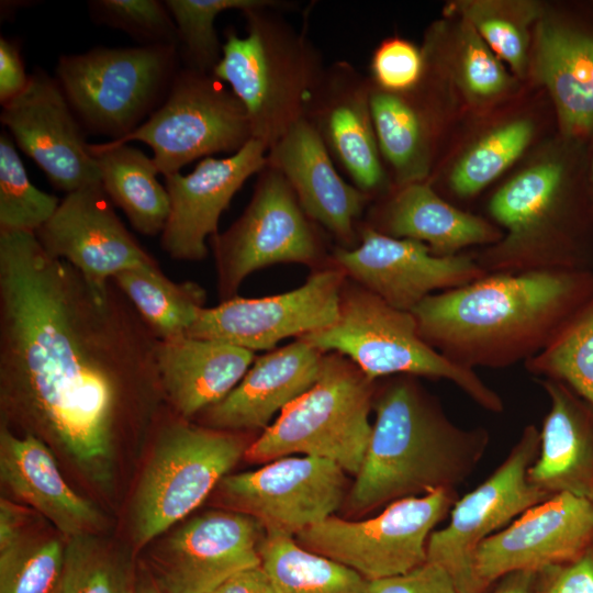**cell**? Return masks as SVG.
<instances>
[{"label":"cell","instance_id":"ba28073f","mask_svg":"<svg viewBox=\"0 0 593 593\" xmlns=\"http://www.w3.org/2000/svg\"><path fill=\"white\" fill-rule=\"evenodd\" d=\"M248 446L242 433L193 424L178 415L160 426L132 500L134 545H148L195 510Z\"/></svg>","mask_w":593,"mask_h":593},{"label":"cell","instance_id":"4316f807","mask_svg":"<svg viewBox=\"0 0 593 593\" xmlns=\"http://www.w3.org/2000/svg\"><path fill=\"white\" fill-rule=\"evenodd\" d=\"M253 362L254 351L219 340L184 336L157 344L165 399L187 419L223 400Z\"/></svg>","mask_w":593,"mask_h":593},{"label":"cell","instance_id":"2e32d148","mask_svg":"<svg viewBox=\"0 0 593 593\" xmlns=\"http://www.w3.org/2000/svg\"><path fill=\"white\" fill-rule=\"evenodd\" d=\"M266 529L235 511H209L175 528L153 553L163 593H214L233 575L261 564Z\"/></svg>","mask_w":593,"mask_h":593},{"label":"cell","instance_id":"44dd1931","mask_svg":"<svg viewBox=\"0 0 593 593\" xmlns=\"http://www.w3.org/2000/svg\"><path fill=\"white\" fill-rule=\"evenodd\" d=\"M267 150L262 142L251 138L228 157H205L188 175L165 177L170 212L160 245L170 258H205L206 239L217 234L221 214L246 180L267 166Z\"/></svg>","mask_w":593,"mask_h":593},{"label":"cell","instance_id":"30bf717a","mask_svg":"<svg viewBox=\"0 0 593 593\" xmlns=\"http://www.w3.org/2000/svg\"><path fill=\"white\" fill-rule=\"evenodd\" d=\"M253 138L245 108L212 72L184 68L175 75L163 103L114 144L142 142L164 177L215 153H236Z\"/></svg>","mask_w":593,"mask_h":593},{"label":"cell","instance_id":"3957f363","mask_svg":"<svg viewBox=\"0 0 593 593\" xmlns=\"http://www.w3.org/2000/svg\"><path fill=\"white\" fill-rule=\"evenodd\" d=\"M370 440L347 494L353 514L456 488L483 458L490 434L454 423L436 398L407 374L376 390Z\"/></svg>","mask_w":593,"mask_h":593},{"label":"cell","instance_id":"f6af8a7d","mask_svg":"<svg viewBox=\"0 0 593 593\" xmlns=\"http://www.w3.org/2000/svg\"><path fill=\"white\" fill-rule=\"evenodd\" d=\"M537 593H593V546L570 562L538 571Z\"/></svg>","mask_w":593,"mask_h":593},{"label":"cell","instance_id":"f35d334b","mask_svg":"<svg viewBox=\"0 0 593 593\" xmlns=\"http://www.w3.org/2000/svg\"><path fill=\"white\" fill-rule=\"evenodd\" d=\"M126 566L96 534L67 539L54 593H134Z\"/></svg>","mask_w":593,"mask_h":593},{"label":"cell","instance_id":"cb8c5ba5","mask_svg":"<svg viewBox=\"0 0 593 593\" xmlns=\"http://www.w3.org/2000/svg\"><path fill=\"white\" fill-rule=\"evenodd\" d=\"M534 71L547 88L563 138L593 139V29L570 20L539 21Z\"/></svg>","mask_w":593,"mask_h":593},{"label":"cell","instance_id":"ab89813d","mask_svg":"<svg viewBox=\"0 0 593 593\" xmlns=\"http://www.w3.org/2000/svg\"><path fill=\"white\" fill-rule=\"evenodd\" d=\"M64 549L58 539L27 534L0 548V593H54Z\"/></svg>","mask_w":593,"mask_h":593},{"label":"cell","instance_id":"c3c4849f","mask_svg":"<svg viewBox=\"0 0 593 593\" xmlns=\"http://www.w3.org/2000/svg\"><path fill=\"white\" fill-rule=\"evenodd\" d=\"M24 514L8 500L0 502V548H4L26 535Z\"/></svg>","mask_w":593,"mask_h":593},{"label":"cell","instance_id":"8fae6325","mask_svg":"<svg viewBox=\"0 0 593 593\" xmlns=\"http://www.w3.org/2000/svg\"><path fill=\"white\" fill-rule=\"evenodd\" d=\"M458 496L440 490L391 502L362 521L331 516L298 534L303 548L358 572L367 581L407 573L427 561L434 528Z\"/></svg>","mask_w":593,"mask_h":593},{"label":"cell","instance_id":"f1b7e54d","mask_svg":"<svg viewBox=\"0 0 593 593\" xmlns=\"http://www.w3.org/2000/svg\"><path fill=\"white\" fill-rule=\"evenodd\" d=\"M383 234L426 244L437 256H455L474 245H493L502 236L486 220L443 200L429 186H403L387 204Z\"/></svg>","mask_w":593,"mask_h":593},{"label":"cell","instance_id":"277c9868","mask_svg":"<svg viewBox=\"0 0 593 593\" xmlns=\"http://www.w3.org/2000/svg\"><path fill=\"white\" fill-rule=\"evenodd\" d=\"M585 144L533 165L489 203L502 238L474 256L486 273L593 270V183Z\"/></svg>","mask_w":593,"mask_h":593},{"label":"cell","instance_id":"74e56055","mask_svg":"<svg viewBox=\"0 0 593 593\" xmlns=\"http://www.w3.org/2000/svg\"><path fill=\"white\" fill-rule=\"evenodd\" d=\"M59 199L36 188L8 131L0 134V231L36 233L55 213Z\"/></svg>","mask_w":593,"mask_h":593},{"label":"cell","instance_id":"f907efd6","mask_svg":"<svg viewBox=\"0 0 593 593\" xmlns=\"http://www.w3.org/2000/svg\"><path fill=\"white\" fill-rule=\"evenodd\" d=\"M134 593H163L155 581H142L135 585Z\"/></svg>","mask_w":593,"mask_h":593},{"label":"cell","instance_id":"e575fe53","mask_svg":"<svg viewBox=\"0 0 593 593\" xmlns=\"http://www.w3.org/2000/svg\"><path fill=\"white\" fill-rule=\"evenodd\" d=\"M524 366L537 379L567 384L593 405V295L559 335Z\"/></svg>","mask_w":593,"mask_h":593},{"label":"cell","instance_id":"8d00e7d4","mask_svg":"<svg viewBox=\"0 0 593 593\" xmlns=\"http://www.w3.org/2000/svg\"><path fill=\"white\" fill-rule=\"evenodd\" d=\"M178 34V51L188 68L212 72L222 54V46L214 29L216 16L237 9L248 11L272 5L267 0H167Z\"/></svg>","mask_w":593,"mask_h":593},{"label":"cell","instance_id":"d590c367","mask_svg":"<svg viewBox=\"0 0 593 593\" xmlns=\"http://www.w3.org/2000/svg\"><path fill=\"white\" fill-rule=\"evenodd\" d=\"M534 126L514 120L479 139L457 161L449 176L451 190L462 198L475 195L517 160L529 145Z\"/></svg>","mask_w":593,"mask_h":593},{"label":"cell","instance_id":"8992f818","mask_svg":"<svg viewBox=\"0 0 593 593\" xmlns=\"http://www.w3.org/2000/svg\"><path fill=\"white\" fill-rule=\"evenodd\" d=\"M299 338L323 354L345 356L373 381L399 374L445 379L482 409L504 410L501 395L474 370L451 362L422 338L412 312L393 307L361 286L345 282L336 321Z\"/></svg>","mask_w":593,"mask_h":593},{"label":"cell","instance_id":"7dc6e473","mask_svg":"<svg viewBox=\"0 0 593 593\" xmlns=\"http://www.w3.org/2000/svg\"><path fill=\"white\" fill-rule=\"evenodd\" d=\"M214 593H280V591L260 564L233 575Z\"/></svg>","mask_w":593,"mask_h":593},{"label":"cell","instance_id":"4dcf8cb0","mask_svg":"<svg viewBox=\"0 0 593 593\" xmlns=\"http://www.w3.org/2000/svg\"><path fill=\"white\" fill-rule=\"evenodd\" d=\"M159 340L184 337L205 307V291L192 281L175 282L157 261L113 278Z\"/></svg>","mask_w":593,"mask_h":593},{"label":"cell","instance_id":"681fc988","mask_svg":"<svg viewBox=\"0 0 593 593\" xmlns=\"http://www.w3.org/2000/svg\"><path fill=\"white\" fill-rule=\"evenodd\" d=\"M537 582L538 571H515L499 579L489 593H537Z\"/></svg>","mask_w":593,"mask_h":593},{"label":"cell","instance_id":"ee69618b","mask_svg":"<svg viewBox=\"0 0 593 593\" xmlns=\"http://www.w3.org/2000/svg\"><path fill=\"white\" fill-rule=\"evenodd\" d=\"M366 593H459L451 577L438 564L426 561L414 570L368 581Z\"/></svg>","mask_w":593,"mask_h":593},{"label":"cell","instance_id":"4fadbf2b","mask_svg":"<svg viewBox=\"0 0 593 593\" xmlns=\"http://www.w3.org/2000/svg\"><path fill=\"white\" fill-rule=\"evenodd\" d=\"M286 177L267 164L253 198L224 233L211 237L222 301L254 271L281 262L313 265L321 243Z\"/></svg>","mask_w":593,"mask_h":593},{"label":"cell","instance_id":"b9f144b4","mask_svg":"<svg viewBox=\"0 0 593 593\" xmlns=\"http://www.w3.org/2000/svg\"><path fill=\"white\" fill-rule=\"evenodd\" d=\"M459 31L458 65L466 91L478 99L505 91L511 79L499 57L467 21L462 20Z\"/></svg>","mask_w":593,"mask_h":593},{"label":"cell","instance_id":"bcb514c9","mask_svg":"<svg viewBox=\"0 0 593 593\" xmlns=\"http://www.w3.org/2000/svg\"><path fill=\"white\" fill-rule=\"evenodd\" d=\"M26 75L21 47L16 40L0 38V103L7 104L26 88Z\"/></svg>","mask_w":593,"mask_h":593},{"label":"cell","instance_id":"7c38bea8","mask_svg":"<svg viewBox=\"0 0 593 593\" xmlns=\"http://www.w3.org/2000/svg\"><path fill=\"white\" fill-rule=\"evenodd\" d=\"M539 443L537 427L525 426L504 461L475 489L457 499L447 526L429 536L427 561L441 567L459 593H484L474 571L481 542L551 496L528 479Z\"/></svg>","mask_w":593,"mask_h":593},{"label":"cell","instance_id":"e0dca14e","mask_svg":"<svg viewBox=\"0 0 593 593\" xmlns=\"http://www.w3.org/2000/svg\"><path fill=\"white\" fill-rule=\"evenodd\" d=\"M335 265L395 309L412 312L424 299L488 275L474 256H437L418 240L396 238L372 227L355 248H337Z\"/></svg>","mask_w":593,"mask_h":593},{"label":"cell","instance_id":"9a60e30c","mask_svg":"<svg viewBox=\"0 0 593 593\" xmlns=\"http://www.w3.org/2000/svg\"><path fill=\"white\" fill-rule=\"evenodd\" d=\"M346 273L320 269L301 287L277 295L234 296L204 307L187 336L219 340L250 351L272 349L280 340L332 325L339 310Z\"/></svg>","mask_w":593,"mask_h":593},{"label":"cell","instance_id":"7402d4cb","mask_svg":"<svg viewBox=\"0 0 593 593\" xmlns=\"http://www.w3.org/2000/svg\"><path fill=\"white\" fill-rule=\"evenodd\" d=\"M269 150L268 165L286 177L304 213L343 243H351L366 195L338 175L312 122L299 120Z\"/></svg>","mask_w":593,"mask_h":593},{"label":"cell","instance_id":"1f68e13d","mask_svg":"<svg viewBox=\"0 0 593 593\" xmlns=\"http://www.w3.org/2000/svg\"><path fill=\"white\" fill-rule=\"evenodd\" d=\"M260 559L280 593H366L368 585L358 572L280 533H266Z\"/></svg>","mask_w":593,"mask_h":593},{"label":"cell","instance_id":"83f0119b","mask_svg":"<svg viewBox=\"0 0 593 593\" xmlns=\"http://www.w3.org/2000/svg\"><path fill=\"white\" fill-rule=\"evenodd\" d=\"M369 92L348 66H340L328 79L323 78L311 104L317 110L312 124L363 193L385 182Z\"/></svg>","mask_w":593,"mask_h":593},{"label":"cell","instance_id":"5bb4252c","mask_svg":"<svg viewBox=\"0 0 593 593\" xmlns=\"http://www.w3.org/2000/svg\"><path fill=\"white\" fill-rule=\"evenodd\" d=\"M345 471L316 457H282L225 475L216 490L231 511L256 518L267 533L295 537L333 516L346 499Z\"/></svg>","mask_w":593,"mask_h":593},{"label":"cell","instance_id":"d6a6232c","mask_svg":"<svg viewBox=\"0 0 593 593\" xmlns=\"http://www.w3.org/2000/svg\"><path fill=\"white\" fill-rule=\"evenodd\" d=\"M369 103L380 152L403 186L426 175V138L418 112L399 93L380 88L369 92Z\"/></svg>","mask_w":593,"mask_h":593},{"label":"cell","instance_id":"ac0fdd59","mask_svg":"<svg viewBox=\"0 0 593 593\" xmlns=\"http://www.w3.org/2000/svg\"><path fill=\"white\" fill-rule=\"evenodd\" d=\"M593 546V501L551 495L486 538L474 555L478 582L486 593L502 577L570 562Z\"/></svg>","mask_w":593,"mask_h":593},{"label":"cell","instance_id":"836d02e7","mask_svg":"<svg viewBox=\"0 0 593 593\" xmlns=\"http://www.w3.org/2000/svg\"><path fill=\"white\" fill-rule=\"evenodd\" d=\"M493 53L517 75L529 66V27L539 16L538 5L528 1L466 0L454 4Z\"/></svg>","mask_w":593,"mask_h":593},{"label":"cell","instance_id":"7bdbcfd3","mask_svg":"<svg viewBox=\"0 0 593 593\" xmlns=\"http://www.w3.org/2000/svg\"><path fill=\"white\" fill-rule=\"evenodd\" d=\"M423 65V56L415 45L394 37L378 46L371 60V70L378 88L400 93L418 82Z\"/></svg>","mask_w":593,"mask_h":593},{"label":"cell","instance_id":"d6986e66","mask_svg":"<svg viewBox=\"0 0 593 593\" xmlns=\"http://www.w3.org/2000/svg\"><path fill=\"white\" fill-rule=\"evenodd\" d=\"M0 121L58 190L101 183L82 125L56 78L36 69L24 91L2 105Z\"/></svg>","mask_w":593,"mask_h":593},{"label":"cell","instance_id":"6da1fadb","mask_svg":"<svg viewBox=\"0 0 593 593\" xmlns=\"http://www.w3.org/2000/svg\"><path fill=\"white\" fill-rule=\"evenodd\" d=\"M158 340L113 279L93 283L35 233L0 231L2 426L108 485L131 398L166 400Z\"/></svg>","mask_w":593,"mask_h":593},{"label":"cell","instance_id":"484cf974","mask_svg":"<svg viewBox=\"0 0 593 593\" xmlns=\"http://www.w3.org/2000/svg\"><path fill=\"white\" fill-rule=\"evenodd\" d=\"M0 478L68 538L96 534L102 527L98 507L64 479L46 443L33 434L0 430Z\"/></svg>","mask_w":593,"mask_h":593},{"label":"cell","instance_id":"7a4b0ae2","mask_svg":"<svg viewBox=\"0 0 593 593\" xmlns=\"http://www.w3.org/2000/svg\"><path fill=\"white\" fill-rule=\"evenodd\" d=\"M593 295V270L488 273L413 311L419 335L451 362L502 369L542 351Z\"/></svg>","mask_w":593,"mask_h":593},{"label":"cell","instance_id":"603a6c76","mask_svg":"<svg viewBox=\"0 0 593 593\" xmlns=\"http://www.w3.org/2000/svg\"><path fill=\"white\" fill-rule=\"evenodd\" d=\"M323 357L298 338L257 358L223 400L200 414L202 425L238 433L264 430L276 413L316 382Z\"/></svg>","mask_w":593,"mask_h":593},{"label":"cell","instance_id":"60d3db41","mask_svg":"<svg viewBox=\"0 0 593 593\" xmlns=\"http://www.w3.org/2000/svg\"><path fill=\"white\" fill-rule=\"evenodd\" d=\"M89 10L94 22L123 31L143 46L178 48L177 27L165 1L93 0Z\"/></svg>","mask_w":593,"mask_h":593},{"label":"cell","instance_id":"816d5d0a","mask_svg":"<svg viewBox=\"0 0 593 593\" xmlns=\"http://www.w3.org/2000/svg\"><path fill=\"white\" fill-rule=\"evenodd\" d=\"M591 178H592V183H593V153L591 155Z\"/></svg>","mask_w":593,"mask_h":593},{"label":"cell","instance_id":"9c48e42d","mask_svg":"<svg viewBox=\"0 0 593 593\" xmlns=\"http://www.w3.org/2000/svg\"><path fill=\"white\" fill-rule=\"evenodd\" d=\"M177 55L175 46L96 47L60 56L55 78L81 125L115 141L163 103Z\"/></svg>","mask_w":593,"mask_h":593},{"label":"cell","instance_id":"d4e9b609","mask_svg":"<svg viewBox=\"0 0 593 593\" xmlns=\"http://www.w3.org/2000/svg\"><path fill=\"white\" fill-rule=\"evenodd\" d=\"M537 382L549 399V411L528 479L549 495L569 493L593 501V405L560 381Z\"/></svg>","mask_w":593,"mask_h":593},{"label":"cell","instance_id":"f546056e","mask_svg":"<svg viewBox=\"0 0 593 593\" xmlns=\"http://www.w3.org/2000/svg\"><path fill=\"white\" fill-rule=\"evenodd\" d=\"M90 149L105 193L134 230L146 236L161 234L170 200L166 187L157 179L159 171L153 158L127 143L90 144Z\"/></svg>","mask_w":593,"mask_h":593},{"label":"cell","instance_id":"5b68a950","mask_svg":"<svg viewBox=\"0 0 593 593\" xmlns=\"http://www.w3.org/2000/svg\"><path fill=\"white\" fill-rule=\"evenodd\" d=\"M265 9L244 11L247 34L226 32L212 74L227 83L249 119L253 138L268 150L306 116L323 80L313 49Z\"/></svg>","mask_w":593,"mask_h":593},{"label":"cell","instance_id":"52a82bcc","mask_svg":"<svg viewBox=\"0 0 593 593\" xmlns=\"http://www.w3.org/2000/svg\"><path fill=\"white\" fill-rule=\"evenodd\" d=\"M374 382L345 356L324 354L316 382L280 412L244 457L267 463L301 454L356 475L371 436Z\"/></svg>","mask_w":593,"mask_h":593},{"label":"cell","instance_id":"ffe728a7","mask_svg":"<svg viewBox=\"0 0 593 593\" xmlns=\"http://www.w3.org/2000/svg\"><path fill=\"white\" fill-rule=\"evenodd\" d=\"M35 236L49 256L69 262L93 283L156 262L116 215L101 183L66 193Z\"/></svg>","mask_w":593,"mask_h":593}]
</instances>
